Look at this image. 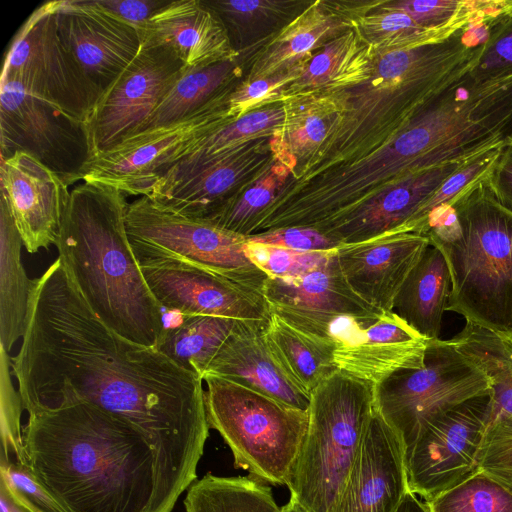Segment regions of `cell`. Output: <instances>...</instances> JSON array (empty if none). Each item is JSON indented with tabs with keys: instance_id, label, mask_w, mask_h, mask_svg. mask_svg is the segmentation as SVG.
I'll return each mask as SVG.
<instances>
[{
	"instance_id": "6da1fadb",
	"label": "cell",
	"mask_w": 512,
	"mask_h": 512,
	"mask_svg": "<svg viewBox=\"0 0 512 512\" xmlns=\"http://www.w3.org/2000/svg\"><path fill=\"white\" fill-rule=\"evenodd\" d=\"M21 339L10 367L23 410L95 405L145 435L181 494L197 480L210 429L203 379L108 328L59 258L34 279Z\"/></svg>"
},
{
	"instance_id": "7a4b0ae2",
	"label": "cell",
	"mask_w": 512,
	"mask_h": 512,
	"mask_svg": "<svg viewBox=\"0 0 512 512\" xmlns=\"http://www.w3.org/2000/svg\"><path fill=\"white\" fill-rule=\"evenodd\" d=\"M23 452L68 512H172L181 493L145 435L80 402L28 413Z\"/></svg>"
},
{
	"instance_id": "3957f363",
	"label": "cell",
	"mask_w": 512,
	"mask_h": 512,
	"mask_svg": "<svg viewBox=\"0 0 512 512\" xmlns=\"http://www.w3.org/2000/svg\"><path fill=\"white\" fill-rule=\"evenodd\" d=\"M490 22L482 15L440 41L375 50L365 78L327 91L336 101L338 118L316 155L286 183L361 158L388 142L432 96L471 69Z\"/></svg>"
},
{
	"instance_id": "277c9868",
	"label": "cell",
	"mask_w": 512,
	"mask_h": 512,
	"mask_svg": "<svg viewBox=\"0 0 512 512\" xmlns=\"http://www.w3.org/2000/svg\"><path fill=\"white\" fill-rule=\"evenodd\" d=\"M125 193L83 182L69 195L55 245L61 263L90 310L111 330L157 348L163 309L152 295L126 230Z\"/></svg>"
},
{
	"instance_id": "5b68a950",
	"label": "cell",
	"mask_w": 512,
	"mask_h": 512,
	"mask_svg": "<svg viewBox=\"0 0 512 512\" xmlns=\"http://www.w3.org/2000/svg\"><path fill=\"white\" fill-rule=\"evenodd\" d=\"M486 178L432 213L424 235L448 264L447 310L466 323L511 336L512 213L497 201Z\"/></svg>"
},
{
	"instance_id": "8992f818",
	"label": "cell",
	"mask_w": 512,
	"mask_h": 512,
	"mask_svg": "<svg viewBox=\"0 0 512 512\" xmlns=\"http://www.w3.org/2000/svg\"><path fill=\"white\" fill-rule=\"evenodd\" d=\"M374 411V385L336 371L310 394L306 436L288 482L309 512H334Z\"/></svg>"
},
{
	"instance_id": "52a82bcc",
	"label": "cell",
	"mask_w": 512,
	"mask_h": 512,
	"mask_svg": "<svg viewBox=\"0 0 512 512\" xmlns=\"http://www.w3.org/2000/svg\"><path fill=\"white\" fill-rule=\"evenodd\" d=\"M203 381L209 426L230 448L234 466L266 484L287 486L308 429V411L217 376Z\"/></svg>"
},
{
	"instance_id": "ba28073f",
	"label": "cell",
	"mask_w": 512,
	"mask_h": 512,
	"mask_svg": "<svg viewBox=\"0 0 512 512\" xmlns=\"http://www.w3.org/2000/svg\"><path fill=\"white\" fill-rule=\"evenodd\" d=\"M126 230L139 264L177 260L261 293L268 278L247 256L246 236L167 211L146 196L128 204Z\"/></svg>"
},
{
	"instance_id": "9c48e42d",
	"label": "cell",
	"mask_w": 512,
	"mask_h": 512,
	"mask_svg": "<svg viewBox=\"0 0 512 512\" xmlns=\"http://www.w3.org/2000/svg\"><path fill=\"white\" fill-rule=\"evenodd\" d=\"M490 392L484 372L450 340H430L423 367L396 372L374 385V409L399 436L405 451L425 423Z\"/></svg>"
},
{
	"instance_id": "30bf717a",
	"label": "cell",
	"mask_w": 512,
	"mask_h": 512,
	"mask_svg": "<svg viewBox=\"0 0 512 512\" xmlns=\"http://www.w3.org/2000/svg\"><path fill=\"white\" fill-rule=\"evenodd\" d=\"M235 82L200 109L174 123L136 133L87 161L79 181L147 196L153 185L208 134L235 120L228 97Z\"/></svg>"
},
{
	"instance_id": "8fae6325",
	"label": "cell",
	"mask_w": 512,
	"mask_h": 512,
	"mask_svg": "<svg viewBox=\"0 0 512 512\" xmlns=\"http://www.w3.org/2000/svg\"><path fill=\"white\" fill-rule=\"evenodd\" d=\"M0 130L1 157L15 152L28 153L61 177L67 186L79 181L83 167L91 158L84 121L19 82L2 78Z\"/></svg>"
},
{
	"instance_id": "7c38bea8",
	"label": "cell",
	"mask_w": 512,
	"mask_h": 512,
	"mask_svg": "<svg viewBox=\"0 0 512 512\" xmlns=\"http://www.w3.org/2000/svg\"><path fill=\"white\" fill-rule=\"evenodd\" d=\"M55 6L56 1L45 2L22 24L5 52L1 78L19 82L86 123L101 94L63 45Z\"/></svg>"
},
{
	"instance_id": "4fadbf2b",
	"label": "cell",
	"mask_w": 512,
	"mask_h": 512,
	"mask_svg": "<svg viewBox=\"0 0 512 512\" xmlns=\"http://www.w3.org/2000/svg\"><path fill=\"white\" fill-rule=\"evenodd\" d=\"M491 411L490 392L425 423L405 450L409 490L428 501L476 472Z\"/></svg>"
},
{
	"instance_id": "5bb4252c",
	"label": "cell",
	"mask_w": 512,
	"mask_h": 512,
	"mask_svg": "<svg viewBox=\"0 0 512 512\" xmlns=\"http://www.w3.org/2000/svg\"><path fill=\"white\" fill-rule=\"evenodd\" d=\"M185 68L171 47L142 41L135 59L102 95L86 122L91 158L132 136Z\"/></svg>"
},
{
	"instance_id": "9a60e30c",
	"label": "cell",
	"mask_w": 512,
	"mask_h": 512,
	"mask_svg": "<svg viewBox=\"0 0 512 512\" xmlns=\"http://www.w3.org/2000/svg\"><path fill=\"white\" fill-rule=\"evenodd\" d=\"M273 156L271 136L257 138L157 182L146 197L167 211L208 221L241 193Z\"/></svg>"
},
{
	"instance_id": "2e32d148",
	"label": "cell",
	"mask_w": 512,
	"mask_h": 512,
	"mask_svg": "<svg viewBox=\"0 0 512 512\" xmlns=\"http://www.w3.org/2000/svg\"><path fill=\"white\" fill-rule=\"evenodd\" d=\"M162 309L180 315H206L267 324L270 306L250 287L172 259L139 264Z\"/></svg>"
},
{
	"instance_id": "e0dca14e",
	"label": "cell",
	"mask_w": 512,
	"mask_h": 512,
	"mask_svg": "<svg viewBox=\"0 0 512 512\" xmlns=\"http://www.w3.org/2000/svg\"><path fill=\"white\" fill-rule=\"evenodd\" d=\"M55 14L63 45L102 97L139 53V30L96 0L56 1Z\"/></svg>"
},
{
	"instance_id": "ac0fdd59",
	"label": "cell",
	"mask_w": 512,
	"mask_h": 512,
	"mask_svg": "<svg viewBox=\"0 0 512 512\" xmlns=\"http://www.w3.org/2000/svg\"><path fill=\"white\" fill-rule=\"evenodd\" d=\"M55 172L25 152L0 157V195L29 253L55 244L70 191Z\"/></svg>"
},
{
	"instance_id": "d6986e66",
	"label": "cell",
	"mask_w": 512,
	"mask_h": 512,
	"mask_svg": "<svg viewBox=\"0 0 512 512\" xmlns=\"http://www.w3.org/2000/svg\"><path fill=\"white\" fill-rule=\"evenodd\" d=\"M409 491L403 443L374 409L334 512H394Z\"/></svg>"
},
{
	"instance_id": "ffe728a7",
	"label": "cell",
	"mask_w": 512,
	"mask_h": 512,
	"mask_svg": "<svg viewBox=\"0 0 512 512\" xmlns=\"http://www.w3.org/2000/svg\"><path fill=\"white\" fill-rule=\"evenodd\" d=\"M430 246L424 234L393 231L336 249L342 274L366 303L392 311L406 278Z\"/></svg>"
},
{
	"instance_id": "44dd1931",
	"label": "cell",
	"mask_w": 512,
	"mask_h": 512,
	"mask_svg": "<svg viewBox=\"0 0 512 512\" xmlns=\"http://www.w3.org/2000/svg\"><path fill=\"white\" fill-rule=\"evenodd\" d=\"M467 160L448 162L396 180L316 229L340 245L359 243L396 231Z\"/></svg>"
},
{
	"instance_id": "7402d4cb",
	"label": "cell",
	"mask_w": 512,
	"mask_h": 512,
	"mask_svg": "<svg viewBox=\"0 0 512 512\" xmlns=\"http://www.w3.org/2000/svg\"><path fill=\"white\" fill-rule=\"evenodd\" d=\"M266 326L241 322L221 346L204 377L217 376L308 411L310 395L292 381L273 355L265 336Z\"/></svg>"
},
{
	"instance_id": "603a6c76",
	"label": "cell",
	"mask_w": 512,
	"mask_h": 512,
	"mask_svg": "<svg viewBox=\"0 0 512 512\" xmlns=\"http://www.w3.org/2000/svg\"><path fill=\"white\" fill-rule=\"evenodd\" d=\"M142 41L171 47L186 68L210 65L240 55L219 17L204 0H176L140 29Z\"/></svg>"
},
{
	"instance_id": "cb8c5ba5",
	"label": "cell",
	"mask_w": 512,
	"mask_h": 512,
	"mask_svg": "<svg viewBox=\"0 0 512 512\" xmlns=\"http://www.w3.org/2000/svg\"><path fill=\"white\" fill-rule=\"evenodd\" d=\"M429 340L393 311L383 314L355 346L333 352L338 370L373 385L392 374L423 367Z\"/></svg>"
},
{
	"instance_id": "d4e9b609",
	"label": "cell",
	"mask_w": 512,
	"mask_h": 512,
	"mask_svg": "<svg viewBox=\"0 0 512 512\" xmlns=\"http://www.w3.org/2000/svg\"><path fill=\"white\" fill-rule=\"evenodd\" d=\"M333 3L311 2L276 33L252 62L247 81L304 66L323 46L353 26L355 15Z\"/></svg>"
},
{
	"instance_id": "484cf974",
	"label": "cell",
	"mask_w": 512,
	"mask_h": 512,
	"mask_svg": "<svg viewBox=\"0 0 512 512\" xmlns=\"http://www.w3.org/2000/svg\"><path fill=\"white\" fill-rule=\"evenodd\" d=\"M262 294L270 307H294L376 320L383 311L361 299L346 282L336 250L322 265L292 280L267 278Z\"/></svg>"
},
{
	"instance_id": "4316f807",
	"label": "cell",
	"mask_w": 512,
	"mask_h": 512,
	"mask_svg": "<svg viewBox=\"0 0 512 512\" xmlns=\"http://www.w3.org/2000/svg\"><path fill=\"white\" fill-rule=\"evenodd\" d=\"M450 292L446 259L430 244L399 290L392 311L427 340H437Z\"/></svg>"
},
{
	"instance_id": "83f0119b",
	"label": "cell",
	"mask_w": 512,
	"mask_h": 512,
	"mask_svg": "<svg viewBox=\"0 0 512 512\" xmlns=\"http://www.w3.org/2000/svg\"><path fill=\"white\" fill-rule=\"evenodd\" d=\"M282 103L285 119L271 136V144L274 153L295 165L294 175L319 151L339 112L335 99L327 92L299 94Z\"/></svg>"
},
{
	"instance_id": "f1b7e54d",
	"label": "cell",
	"mask_w": 512,
	"mask_h": 512,
	"mask_svg": "<svg viewBox=\"0 0 512 512\" xmlns=\"http://www.w3.org/2000/svg\"><path fill=\"white\" fill-rule=\"evenodd\" d=\"M374 53L353 24L308 60L286 90L284 101L299 94L327 92L358 83L368 74Z\"/></svg>"
},
{
	"instance_id": "f546056e",
	"label": "cell",
	"mask_w": 512,
	"mask_h": 512,
	"mask_svg": "<svg viewBox=\"0 0 512 512\" xmlns=\"http://www.w3.org/2000/svg\"><path fill=\"white\" fill-rule=\"evenodd\" d=\"M22 246L9 205L0 195V346L6 353L24 334L34 284L21 261Z\"/></svg>"
},
{
	"instance_id": "4dcf8cb0",
	"label": "cell",
	"mask_w": 512,
	"mask_h": 512,
	"mask_svg": "<svg viewBox=\"0 0 512 512\" xmlns=\"http://www.w3.org/2000/svg\"><path fill=\"white\" fill-rule=\"evenodd\" d=\"M239 58L240 55L206 66L185 68L134 134L174 123L200 109L236 82L241 74Z\"/></svg>"
},
{
	"instance_id": "1f68e13d",
	"label": "cell",
	"mask_w": 512,
	"mask_h": 512,
	"mask_svg": "<svg viewBox=\"0 0 512 512\" xmlns=\"http://www.w3.org/2000/svg\"><path fill=\"white\" fill-rule=\"evenodd\" d=\"M241 322L244 321L206 315H181L178 324L165 328L156 349L180 368L203 379L209 364Z\"/></svg>"
},
{
	"instance_id": "d6a6232c",
	"label": "cell",
	"mask_w": 512,
	"mask_h": 512,
	"mask_svg": "<svg viewBox=\"0 0 512 512\" xmlns=\"http://www.w3.org/2000/svg\"><path fill=\"white\" fill-rule=\"evenodd\" d=\"M265 336L283 370L309 395L320 383L338 371L330 350L272 312L265 328Z\"/></svg>"
},
{
	"instance_id": "836d02e7",
	"label": "cell",
	"mask_w": 512,
	"mask_h": 512,
	"mask_svg": "<svg viewBox=\"0 0 512 512\" xmlns=\"http://www.w3.org/2000/svg\"><path fill=\"white\" fill-rule=\"evenodd\" d=\"M185 512H280L270 486L252 475L207 473L187 489Z\"/></svg>"
},
{
	"instance_id": "e575fe53",
	"label": "cell",
	"mask_w": 512,
	"mask_h": 512,
	"mask_svg": "<svg viewBox=\"0 0 512 512\" xmlns=\"http://www.w3.org/2000/svg\"><path fill=\"white\" fill-rule=\"evenodd\" d=\"M450 341L490 381L491 415L504 413L512 416V335L501 336L466 323Z\"/></svg>"
},
{
	"instance_id": "d590c367",
	"label": "cell",
	"mask_w": 512,
	"mask_h": 512,
	"mask_svg": "<svg viewBox=\"0 0 512 512\" xmlns=\"http://www.w3.org/2000/svg\"><path fill=\"white\" fill-rule=\"evenodd\" d=\"M205 4L224 25L236 52L248 46L254 38L273 36L299 13L301 2L284 0H216Z\"/></svg>"
},
{
	"instance_id": "8d00e7d4",
	"label": "cell",
	"mask_w": 512,
	"mask_h": 512,
	"mask_svg": "<svg viewBox=\"0 0 512 512\" xmlns=\"http://www.w3.org/2000/svg\"><path fill=\"white\" fill-rule=\"evenodd\" d=\"M294 170L290 160L274 153L253 182L208 222L246 237L252 235L258 220L276 200Z\"/></svg>"
},
{
	"instance_id": "74e56055",
	"label": "cell",
	"mask_w": 512,
	"mask_h": 512,
	"mask_svg": "<svg viewBox=\"0 0 512 512\" xmlns=\"http://www.w3.org/2000/svg\"><path fill=\"white\" fill-rule=\"evenodd\" d=\"M353 24L376 51L414 48L446 39L457 31L428 30L403 11L382 7L381 2L371 12L356 14Z\"/></svg>"
},
{
	"instance_id": "f35d334b",
	"label": "cell",
	"mask_w": 512,
	"mask_h": 512,
	"mask_svg": "<svg viewBox=\"0 0 512 512\" xmlns=\"http://www.w3.org/2000/svg\"><path fill=\"white\" fill-rule=\"evenodd\" d=\"M425 504L429 512H512V491L477 470Z\"/></svg>"
},
{
	"instance_id": "ab89813d",
	"label": "cell",
	"mask_w": 512,
	"mask_h": 512,
	"mask_svg": "<svg viewBox=\"0 0 512 512\" xmlns=\"http://www.w3.org/2000/svg\"><path fill=\"white\" fill-rule=\"evenodd\" d=\"M503 145L505 144L494 146L465 161L440 184L415 214L396 231L424 234L427 220L432 213L450 205L471 185L489 175Z\"/></svg>"
},
{
	"instance_id": "60d3db41",
	"label": "cell",
	"mask_w": 512,
	"mask_h": 512,
	"mask_svg": "<svg viewBox=\"0 0 512 512\" xmlns=\"http://www.w3.org/2000/svg\"><path fill=\"white\" fill-rule=\"evenodd\" d=\"M470 74L484 85L512 78V5L492 22Z\"/></svg>"
},
{
	"instance_id": "b9f144b4",
	"label": "cell",
	"mask_w": 512,
	"mask_h": 512,
	"mask_svg": "<svg viewBox=\"0 0 512 512\" xmlns=\"http://www.w3.org/2000/svg\"><path fill=\"white\" fill-rule=\"evenodd\" d=\"M334 251L303 252L251 242L246 254L268 278L292 280L322 265Z\"/></svg>"
},
{
	"instance_id": "7bdbcfd3",
	"label": "cell",
	"mask_w": 512,
	"mask_h": 512,
	"mask_svg": "<svg viewBox=\"0 0 512 512\" xmlns=\"http://www.w3.org/2000/svg\"><path fill=\"white\" fill-rule=\"evenodd\" d=\"M303 67L298 66L269 77L237 83L228 97L231 115L237 119L251 111L282 103L286 90L298 78Z\"/></svg>"
},
{
	"instance_id": "ee69618b",
	"label": "cell",
	"mask_w": 512,
	"mask_h": 512,
	"mask_svg": "<svg viewBox=\"0 0 512 512\" xmlns=\"http://www.w3.org/2000/svg\"><path fill=\"white\" fill-rule=\"evenodd\" d=\"M477 467L512 491L511 415H491L478 455Z\"/></svg>"
},
{
	"instance_id": "f6af8a7d",
	"label": "cell",
	"mask_w": 512,
	"mask_h": 512,
	"mask_svg": "<svg viewBox=\"0 0 512 512\" xmlns=\"http://www.w3.org/2000/svg\"><path fill=\"white\" fill-rule=\"evenodd\" d=\"M0 485L28 512H68L34 476L27 463L0 462Z\"/></svg>"
},
{
	"instance_id": "bcb514c9",
	"label": "cell",
	"mask_w": 512,
	"mask_h": 512,
	"mask_svg": "<svg viewBox=\"0 0 512 512\" xmlns=\"http://www.w3.org/2000/svg\"><path fill=\"white\" fill-rule=\"evenodd\" d=\"M1 452L0 462L25 463L20 415L23 410L19 392L9 379L10 358L1 350Z\"/></svg>"
},
{
	"instance_id": "7dc6e473",
	"label": "cell",
	"mask_w": 512,
	"mask_h": 512,
	"mask_svg": "<svg viewBox=\"0 0 512 512\" xmlns=\"http://www.w3.org/2000/svg\"><path fill=\"white\" fill-rule=\"evenodd\" d=\"M251 242L303 252L335 251L340 244L312 227H285L256 233Z\"/></svg>"
},
{
	"instance_id": "c3c4849f",
	"label": "cell",
	"mask_w": 512,
	"mask_h": 512,
	"mask_svg": "<svg viewBox=\"0 0 512 512\" xmlns=\"http://www.w3.org/2000/svg\"><path fill=\"white\" fill-rule=\"evenodd\" d=\"M97 3L119 19L138 30L170 0H96Z\"/></svg>"
},
{
	"instance_id": "681fc988",
	"label": "cell",
	"mask_w": 512,
	"mask_h": 512,
	"mask_svg": "<svg viewBox=\"0 0 512 512\" xmlns=\"http://www.w3.org/2000/svg\"><path fill=\"white\" fill-rule=\"evenodd\" d=\"M486 179L497 201L512 213V143L503 145Z\"/></svg>"
},
{
	"instance_id": "f907efd6",
	"label": "cell",
	"mask_w": 512,
	"mask_h": 512,
	"mask_svg": "<svg viewBox=\"0 0 512 512\" xmlns=\"http://www.w3.org/2000/svg\"><path fill=\"white\" fill-rule=\"evenodd\" d=\"M493 104L506 116L503 138L512 143V78L506 80L492 95Z\"/></svg>"
},
{
	"instance_id": "816d5d0a",
	"label": "cell",
	"mask_w": 512,
	"mask_h": 512,
	"mask_svg": "<svg viewBox=\"0 0 512 512\" xmlns=\"http://www.w3.org/2000/svg\"><path fill=\"white\" fill-rule=\"evenodd\" d=\"M394 512H429L426 504L409 491Z\"/></svg>"
},
{
	"instance_id": "f5cc1de1",
	"label": "cell",
	"mask_w": 512,
	"mask_h": 512,
	"mask_svg": "<svg viewBox=\"0 0 512 512\" xmlns=\"http://www.w3.org/2000/svg\"><path fill=\"white\" fill-rule=\"evenodd\" d=\"M0 507L1 512H28L13 500L2 485H0Z\"/></svg>"
},
{
	"instance_id": "db71d44e",
	"label": "cell",
	"mask_w": 512,
	"mask_h": 512,
	"mask_svg": "<svg viewBox=\"0 0 512 512\" xmlns=\"http://www.w3.org/2000/svg\"><path fill=\"white\" fill-rule=\"evenodd\" d=\"M280 512H309L300 502L295 498L290 497L287 504L280 507Z\"/></svg>"
}]
</instances>
